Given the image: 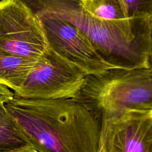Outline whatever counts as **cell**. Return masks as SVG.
Returning a JSON list of instances; mask_svg holds the SVG:
<instances>
[{"label":"cell","instance_id":"7a4b0ae2","mask_svg":"<svg viewBox=\"0 0 152 152\" xmlns=\"http://www.w3.org/2000/svg\"><path fill=\"white\" fill-rule=\"evenodd\" d=\"M33 14L56 17L75 26L113 68L151 66L152 15L109 21L88 13L81 0H20Z\"/></svg>","mask_w":152,"mask_h":152},{"label":"cell","instance_id":"6da1fadb","mask_svg":"<svg viewBox=\"0 0 152 152\" xmlns=\"http://www.w3.org/2000/svg\"><path fill=\"white\" fill-rule=\"evenodd\" d=\"M5 107L39 152H99L101 124L74 99H26L14 95Z\"/></svg>","mask_w":152,"mask_h":152},{"label":"cell","instance_id":"5bb4252c","mask_svg":"<svg viewBox=\"0 0 152 152\" xmlns=\"http://www.w3.org/2000/svg\"><path fill=\"white\" fill-rule=\"evenodd\" d=\"M150 116H151V117L152 118V109L150 110Z\"/></svg>","mask_w":152,"mask_h":152},{"label":"cell","instance_id":"3957f363","mask_svg":"<svg viewBox=\"0 0 152 152\" xmlns=\"http://www.w3.org/2000/svg\"><path fill=\"white\" fill-rule=\"evenodd\" d=\"M74 100L84 104L101 122L129 110L152 109V66L112 68L87 75Z\"/></svg>","mask_w":152,"mask_h":152},{"label":"cell","instance_id":"8992f818","mask_svg":"<svg viewBox=\"0 0 152 152\" xmlns=\"http://www.w3.org/2000/svg\"><path fill=\"white\" fill-rule=\"evenodd\" d=\"M48 48L69 61L86 75L103 72L113 67L97 53L87 37L71 23L42 14H33Z\"/></svg>","mask_w":152,"mask_h":152},{"label":"cell","instance_id":"277c9868","mask_svg":"<svg viewBox=\"0 0 152 152\" xmlns=\"http://www.w3.org/2000/svg\"><path fill=\"white\" fill-rule=\"evenodd\" d=\"M86 75L77 66L48 48L36 61L14 95L34 99L74 98Z\"/></svg>","mask_w":152,"mask_h":152},{"label":"cell","instance_id":"4fadbf2b","mask_svg":"<svg viewBox=\"0 0 152 152\" xmlns=\"http://www.w3.org/2000/svg\"><path fill=\"white\" fill-rule=\"evenodd\" d=\"M12 152H39V151L37 150L36 148H34L31 145H28L21 147L20 148H18Z\"/></svg>","mask_w":152,"mask_h":152},{"label":"cell","instance_id":"30bf717a","mask_svg":"<svg viewBox=\"0 0 152 152\" xmlns=\"http://www.w3.org/2000/svg\"><path fill=\"white\" fill-rule=\"evenodd\" d=\"M83 7L90 14L109 21L129 18L122 0H81Z\"/></svg>","mask_w":152,"mask_h":152},{"label":"cell","instance_id":"ba28073f","mask_svg":"<svg viewBox=\"0 0 152 152\" xmlns=\"http://www.w3.org/2000/svg\"><path fill=\"white\" fill-rule=\"evenodd\" d=\"M37 59L17 56L0 49V81L13 91H17Z\"/></svg>","mask_w":152,"mask_h":152},{"label":"cell","instance_id":"8fae6325","mask_svg":"<svg viewBox=\"0 0 152 152\" xmlns=\"http://www.w3.org/2000/svg\"><path fill=\"white\" fill-rule=\"evenodd\" d=\"M129 18L152 15V0H122Z\"/></svg>","mask_w":152,"mask_h":152},{"label":"cell","instance_id":"9a60e30c","mask_svg":"<svg viewBox=\"0 0 152 152\" xmlns=\"http://www.w3.org/2000/svg\"><path fill=\"white\" fill-rule=\"evenodd\" d=\"M151 28H152V27H151ZM151 64L152 66V52H151Z\"/></svg>","mask_w":152,"mask_h":152},{"label":"cell","instance_id":"9c48e42d","mask_svg":"<svg viewBox=\"0 0 152 152\" xmlns=\"http://www.w3.org/2000/svg\"><path fill=\"white\" fill-rule=\"evenodd\" d=\"M30 145L8 112L4 103H0V152H12Z\"/></svg>","mask_w":152,"mask_h":152},{"label":"cell","instance_id":"7c38bea8","mask_svg":"<svg viewBox=\"0 0 152 152\" xmlns=\"http://www.w3.org/2000/svg\"><path fill=\"white\" fill-rule=\"evenodd\" d=\"M14 96V91H12L10 88L0 81V103H7L11 100Z\"/></svg>","mask_w":152,"mask_h":152},{"label":"cell","instance_id":"52a82bcc","mask_svg":"<svg viewBox=\"0 0 152 152\" xmlns=\"http://www.w3.org/2000/svg\"><path fill=\"white\" fill-rule=\"evenodd\" d=\"M100 124L99 152H152L150 110H129Z\"/></svg>","mask_w":152,"mask_h":152},{"label":"cell","instance_id":"5b68a950","mask_svg":"<svg viewBox=\"0 0 152 152\" xmlns=\"http://www.w3.org/2000/svg\"><path fill=\"white\" fill-rule=\"evenodd\" d=\"M38 21L20 0L0 1V49L38 59L48 49Z\"/></svg>","mask_w":152,"mask_h":152}]
</instances>
